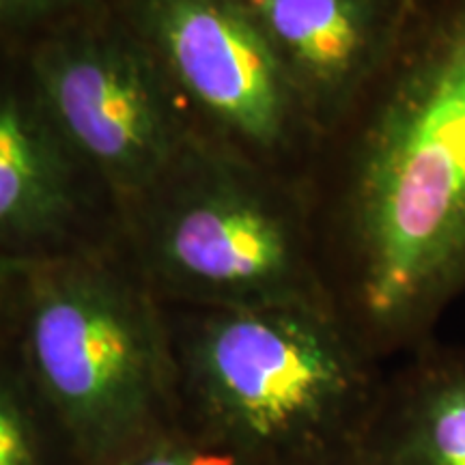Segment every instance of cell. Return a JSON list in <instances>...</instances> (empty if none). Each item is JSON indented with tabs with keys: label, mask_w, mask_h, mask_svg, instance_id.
<instances>
[{
	"label": "cell",
	"mask_w": 465,
	"mask_h": 465,
	"mask_svg": "<svg viewBox=\"0 0 465 465\" xmlns=\"http://www.w3.org/2000/svg\"><path fill=\"white\" fill-rule=\"evenodd\" d=\"M358 449L364 465H465V347L431 339L405 353Z\"/></svg>",
	"instance_id": "ba28073f"
},
{
	"label": "cell",
	"mask_w": 465,
	"mask_h": 465,
	"mask_svg": "<svg viewBox=\"0 0 465 465\" xmlns=\"http://www.w3.org/2000/svg\"><path fill=\"white\" fill-rule=\"evenodd\" d=\"M166 80L138 35L69 31L33 56V93L58 136L75 160L134 201L158 188L190 151Z\"/></svg>",
	"instance_id": "5b68a950"
},
{
	"label": "cell",
	"mask_w": 465,
	"mask_h": 465,
	"mask_svg": "<svg viewBox=\"0 0 465 465\" xmlns=\"http://www.w3.org/2000/svg\"><path fill=\"white\" fill-rule=\"evenodd\" d=\"M15 328V356L75 463L182 414L171 325L138 272L100 257L42 259Z\"/></svg>",
	"instance_id": "3957f363"
},
{
	"label": "cell",
	"mask_w": 465,
	"mask_h": 465,
	"mask_svg": "<svg viewBox=\"0 0 465 465\" xmlns=\"http://www.w3.org/2000/svg\"><path fill=\"white\" fill-rule=\"evenodd\" d=\"M134 17L166 78L261 158L287 162L322 147L242 0H136Z\"/></svg>",
	"instance_id": "8992f818"
},
{
	"label": "cell",
	"mask_w": 465,
	"mask_h": 465,
	"mask_svg": "<svg viewBox=\"0 0 465 465\" xmlns=\"http://www.w3.org/2000/svg\"><path fill=\"white\" fill-rule=\"evenodd\" d=\"M0 465H75L65 435L17 356L0 362Z\"/></svg>",
	"instance_id": "30bf717a"
},
{
	"label": "cell",
	"mask_w": 465,
	"mask_h": 465,
	"mask_svg": "<svg viewBox=\"0 0 465 465\" xmlns=\"http://www.w3.org/2000/svg\"><path fill=\"white\" fill-rule=\"evenodd\" d=\"M42 257L0 252V328L9 322L15 323L26 282Z\"/></svg>",
	"instance_id": "7c38bea8"
},
{
	"label": "cell",
	"mask_w": 465,
	"mask_h": 465,
	"mask_svg": "<svg viewBox=\"0 0 465 465\" xmlns=\"http://www.w3.org/2000/svg\"><path fill=\"white\" fill-rule=\"evenodd\" d=\"M182 308V414L263 459L362 431L386 375L336 308Z\"/></svg>",
	"instance_id": "7a4b0ae2"
},
{
	"label": "cell",
	"mask_w": 465,
	"mask_h": 465,
	"mask_svg": "<svg viewBox=\"0 0 465 465\" xmlns=\"http://www.w3.org/2000/svg\"><path fill=\"white\" fill-rule=\"evenodd\" d=\"M141 201L147 209L136 272L158 300L194 308H334L311 207L289 182L237 171L190 147Z\"/></svg>",
	"instance_id": "277c9868"
},
{
	"label": "cell",
	"mask_w": 465,
	"mask_h": 465,
	"mask_svg": "<svg viewBox=\"0 0 465 465\" xmlns=\"http://www.w3.org/2000/svg\"><path fill=\"white\" fill-rule=\"evenodd\" d=\"M263 465H364V461L356 438L281 452L267 459Z\"/></svg>",
	"instance_id": "4fadbf2b"
},
{
	"label": "cell",
	"mask_w": 465,
	"mask_h": 465,
	"mask_svg": "<svg viewBox=\"0 0 465 465\" xmlns=\"http://www.w3.org/2000/svg\"><path fill=\"white\" fill-rule=\"evenodd\" d=\"M325 138L397 52L416 0H242Z\"/></svg>",
	"instance_id": "52a82bcc"
},
{
	"label": "cell",
	"mask_w": 465,
	"mask_h": 465,
	"mask_svg": "<svg viewBox=\"0 0 465 465\" xmlns=\"http://www.w3.org/2000/svg\"><path fill=\"white\" fill-rule=\"evenodd\" d=\"M328 141L339 158L317 246L325 284L371 356H405L465 295V0H418Z\"/></svg>",
	"instance_id": "6da1fadb"
},
{
	"label": "cell",
	"mask_w": 465,
	"mask_h": 465,
	"mask_svg": "<svg viewBox=\"0 0 465 465\" xmlns=\"http://www.w3.org/2000/svg\"><path fill=\"white\" fill-rule=\"evenodd\" d=\"M63 3L65 0H0V28L22 25Z\"/></svg>",
	"instance_id": "5bb4252c"
},
{
	"label": "cell",
	"mask_w": 465,
	"mask_h": 465,
	"mask_svg": "<svg viewBox=\"0 0 465 465\" xmlns=\"http://www.w3.org/2000/svg\"><path fill=\"white\" fill-rule=\"evenodd\" d=\"M265 461L246 446L179 414L124 449L75 465H263Z\"/></svg>",
	"instance_id": "8fae6325"
},
{
	"label": "cell",
	"mask_w": 465,
	"mask_h": 465,
	"mask_svg": "<svg viewBox=\"0 0 465 465\" xmlns=\"http://www.w3.org/2000/svg\"><path fill=\"white\" fill-rule=\"evenodd\" d=\"M416 3H418V0H416Z\"/></svg>",
	"instance_id": "9a60e30c"
},
{
	"label": "cell",
	"mask_w": 465,
	"mask_h": 465,
	"mask_svg": "<svg viewBox=\"0 0 465 465\" xmlns=\"http://www.w3.org/2000/svg\"><path fill=\"white\" fill-rule=\"evenodd\" d=\"M74 153L39 106L0 86V243H37L74 218Z\"/></svg>",
	"instance_id": "9c48e42d"
}]
</instances>
